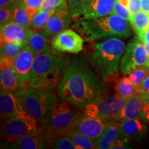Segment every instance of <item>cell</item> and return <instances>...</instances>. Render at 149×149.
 I'll list each match as a JSON object with an SVG mask.
<instances>
[{"instance_id":"cell-1","label":"cell","mask_w":149,"mask_h":149,"mask_svg":"<svg viewBox=\"0 0 149 149\" xmlns=\"http://www.w3.org/2000/svg\"><path fill=\"white\" fill-rule=\"evenodd\" d=\"M106 81L81 57H76L67 66L58 86L61 100L84 108L95 103L108 93Z\"/></svg>"},{"instance_id":"cell-2","label":"cell","mask_w":149,"mask_h":149,"mask_svg":"<svg viewBox=\"0 0 149 149\" xmlns=\"http://www.w3.org/2000/svg\"><path fill=\"white\" fill-rule=\"evenodd\" d=\"M70 61L51 51L37 54L31 70L29 88L53 91L62 79Z\"/></svg>"},{"instance_id":"cell-3","label":"cell","mask_w":149,"mask_h":149,"mask_svg":"<svg viewBox=\"0 0 149 149\" xmlns=\"http://www.w3.org/2000/svg\"><path fill=\"white\" fill-rule=\"evenodd\" d=\"M124 51V42L113 37L91 46L86 59L95 72L106 81L117 76L119 63Z\"/></svg>"},{"instance_id":"cell-4","label":"cell","mask_w":149,"mask_h":149,"mask_svg":"<svg viewBox=\"0 0 149 149\" xmlns=\"http://www.w3.org/2000/svg\"><path fill=\"white\" fill-rule=\"evenodd\" d=\"M72 28L77 30L88 42L109 36L128 38L131 35L128 20L115 14L95 19L76 22Z\"/></svg>"},{"instance_id":"cell-5","label":"cell","mask_w":149,"mask_h":149,"mask_svg":"<svg viewBox=\"0 0 149 149\" xmlns=\"http://www.w3.org/2000/svg\"><path fill=\"white\" fill-rule=\"evenodd\" d=\"M13 93L24 111L35 118L40 125L58 99L51 91L38 88H20L13 91Z\"/></svg>"},{"instance_id":"cell-6","label":"cell","mask_w":149,"mask_h":149,"mask_svg":"<svg viewBox=\"0 0 149 149\" xmlns=\"http://www.w3.org/2000/svg\"><path fill=\"white\" fill-rule=\"evenodd\" d=\"M83 111L84 108L57 99L41 126L45 132L64 133L72 129Z\"/></svg>"},{"instance_id":"cell-7","label":"cell","mask_w":149,"mask_h":149,"mask_svg":"<svg viewBox=\"0 0 149 149\" xmlns=\"http://www.w3.org/2000/svg\"><path fill=\"white\" fill-rule=\"evenodd\" d=\"M44 132L37 121L26 111L19 116L1 122V136L9 142L23 136Z\"/></svg>"},{"instance_id":"cell-8","label":"cell","mask_w":149,"mask_h":149,"mask_svg":"<svg viewBox=\"0 0 149 149\" xmlns=\"http://www.w3.org/2000/svg\"><path fill=\"white\" fill-rule=\"evenodd\" d=\"M107 124L97 114L95 104H91L84 108L79 117L71 130H77L95 140L103 133Z\"/></svg>"},{"instance_id":"cell-9","label":"cell","mask_w":149,"mask_h":149,"mask_svg":"<svg viewBox=\"0 0 149 149\" xmlns=\"http://www.w3.org/2000/svg\"><path fill=\"white\" fill-rule=\"evenodd\" d=\"M115 2L116 0H86L70 13L75 22L95 19L113 13Z\"/></svg>"},{"instance_id":"cell-10","label":"cell","mask_w":149,"mask_h":149,"mask_svg":"<svg viewBox=\"0 0 149 149\" xmlns=\"http://www.w3.org/2000/svg\"><path fill=\"white\" fill-rule=\"evenodd\" d=\"M139 66L149 68V57L147 55L144 43L140 40H133L128 44L121 61V72L128 74Z\"/></svg>"},{"instance_id":"cell-11","label":"cell","mask_w":149,"mask_h":149,"mask_svg":"<svg viewBox=\"0 0 149 149\" xmlns=\"http://www.w3.org/2000/svg\"><path fill=\"white\" fill-rule=\"evenodd\" d=\"M126 99L113 96H106L95 104L97 114L106 124L116 122L120 112L125 107Z\"/></svg>"},{"instance_id":"cell-12","label":"cell","mask_w":149,"mask_h":149,"mask_svg":"<svg viewBox=\"0 0 149 149\" xmlns=\"http://www.w3.org/2000/svg\"><path fill=\"white\" fill-rule=\"evenodd\" d=\"M84 42V39L75 31L65 29L53 37L51 46L57 51L77 54L83 50Z\"/></svg>"},{"instance_id":"cell-13","label":"cell","mask_w":149,"mask_h":149,"mask_svg":"<svg viewBox=\"0 0 149 149\" xmlns=\"http://www.w3.org/2000/svg\"><path fill=\"white\" fill-rule=\"evenodd\" d=\"M35 56L32 50L26 45L14 59L13 68L22 88H29V82Z\"/></svg>"},{"instance_id":"cell-14","label":"cell","mask_w":149,"mask_h":149,"mask_svg":"<svg viewBox=\"0 0 149 149\" xmlns=\"http://www.w3.org/2000/svg\"><path fill=\"white\" fill-rule=\"evenodd\" d=\"M72 16L68 9H63L55 12L43 28L42 33L47 37L55 36L67 29L72 22Z\"/></svg>"},{"instance_id":"cell-15","label":"cell","mask_w":149,"mask_h":149,"mask_svg":"<svg viewBox=\"0 0 149 149\" xmlns=\"http://www.w3.org/2000/svg\"><path fill=\"white\" fill-rule=\"evenodd\" d=\"M31 28H25L10 22L1 26V42H15L24 46L28 44Z\"/></svg>"},{"instance_id":"cell-16","label":"cell","mask_w":149,"mask_h":149,"mask_svg":"<svg viewBox=\"0 0 149 149\" xmlns=\"http://www.w3.org/2000/svg\"><path fill=\"white\" fill-rule=\"evenodd\" d=\"M24 112L25 111L17 99L15 97L13 91H1L0 115L1 122L19 116Z\"/></svg>"},{"instance_id":"cell-17","label":"cell","mask_w":149,"mask_h":149,"mask_svg":"<svg viewBox=\"0 0 149 149\" xmlns=\"http://www.w3.org/2000/svg\"><path fill=\"white\" fill-rule=\"evenodd\" d=\"M13 59L1 57L0 59V83L1 91H15L22 88L21 84L13 68Z\"/></svg>"},{"instance_id":"cell-18","label":"cell","mask_w":149,"mask_h":149,"mask_svg":"<svg viewBox=\"0 0 149 149\" xmlns=\"http://www.w3.org/2000/svg\"><path fill=\"white\" fill-rule=\"evenodd\" d=\"M54 133L44 132L36 135H25L14 139L13 143L18 148L22 149H43L51 148V141Z\"/></svg>"},{"instance_id":"cell-19","label":"cell","mask_w":149,"mask_h":149,"mask_svg":"<svg viewBox=\"0 0 149 149\" xmlns=\"http://www.w3.org/2000/svg\"><path fill=\"white\" fill-rule=\"evenodd\" d=\"M124 137L120 123L111 122L107 124L103 133L95 140V143L97 148L110 149L118 139Z\"/></svg>"},{"instance_id":"cell-20","label":"cell","mask_w":149,"mask_h":149,"mask_svg":"<svg viewBox=\"0 0 149 149\" xmlns=\"http://www.w3.org/2000/svg\"><path fill=\"white\" fill-rule=\"evenodd\" d=\"M143 106L144 99L140 93H137L135 95L128 98L125 107L117 117L116 122L120 123L128 119L139 118L141 117Z\"/></svg>"},{"instance_id":"cell-21","label":"cell","mask_w":149,"mask_h":149,"mask_svg":"<svg viewBox=\"0 0 149 149\" xmlns=\"http://www.w3.org/2000/svg\"><path fill=\"white\" fill-rule=\"evenodd\" d=\"M122 133L126 139H141L146 133V126L138 118L128 119L120 122Z\"/></svg>"},{"instance_id":"cell-22","label":"cell","mask_w":149,"mask_h":149,"mask_svg":"<svg viewBox=\"0 0 149 149\" xmlns=\"http://www.w3.org/2000/svg\"><path fill=\"white\" fill-rule=\"evenodd\" d=\"M114 89V95L126 100L138 93V87L134 84L129 76L117 77L115 81Z\"/></svg>"},{"instance_id":"cell-23","label":"cell","mask_w":149,"mask_h":149,"mask_svg":"<svg viewBox=\"0 0 149 149\" xmlns=\"http://www.w3.org/2000/svg\"><path fill=\"white\" fill-rule=\"evenodd\" d=\"M48 38L43 33L36 32L31 29L29 42L26 45L32 50L35 55L44 52L51 51Z\"/></svg>"},{"instance_id":"cell-24","label":"cell","mask_w":149,"mask_h":149,"mask_svg":"<svg viewBox=\"0 0 149 149\" xmlns=\"http://www.w3.org/2000/svg\"><path fill=\"white\" fill-rule=\"evenodd\" d=\"M71 139L77 149L97 148L94 139L74 130H69L63 133Z\"/></svg>"},{"instance_id":"cell-25","label":"cell","mask_w":149,"mask_h":149,"mask_svg":"<svg viewBox=\"0 0 149 149\" xmlns=\"http://www.w3.org/2000/svg\"><path fill=\"white\" fill-rule=\"evenodd\" d=\"M129 22L139 37L149 29V14L143 10L139 11L130 15Z\"/></svg>"},{"instance_id":"cell-26","label":"cell","mask_w":149,"mask_h":149,"mask_svg":"<svg viewBox=\"0 0 149 149\" xmlns=\"http://www.w3.org/2000/svg\"><path fill=\"white\" fill-rule=\"evenodd\" d=\"M13 8V16L12 22L25 28H31V20L28 15L25 7L22 5L19 0H17L12 6Z\"/></svg>"},{"instance_id":"cell-27","label":"cell","mask_w":149,"mask_h":149,"mask_svg":"<svg viewBox=\"0 0 149 149\" xmlns=\"http://www.w3.org/2000/svg\"><path fill=\"white\" fill-rule=\"evenodd\" d=\"M53 10L51 11H38V13L33 17L31 24V28L36 32L42 33L43 28L46 25L49 18L57 12Z\"/></svg>"},{"instance_id":"cell-28","label":"cell","mask_w":149,"mask_h":149,"mask_svg":"<svg viewBox=\"0 0 149 149\" xmlns=\"http://www.w3.org/2000/svg\"><path fill=\"white\" fill-rule=\"evenodd\" d=\"M51 148L55 149H77L71 139L63 133H54L51 141Z\"/></svg>"},{"instance_id":"cell-29","label":"cell","mask_w":149,"mask_h":149,"mask_svg":"<svg viewBox=\"0 0 149 149\" xmlns=\"http://www.w3.org/2000/svg\"><path fill=\"white\" fill-rule=\"evenodd\" d=\"M24 46L15 42H1V57L15 59Z\"/></svg>"},{"instance_id":"cell-30","label":"cell","mask_w":149,"mask_h":149,"mask_svg":"<svg viewBox=\"0 0 149 149\" xmlns=\"http://www.w3.org/2000/svg\"><path fill=\"white\" fill-rule=\"evenodd\" d=\"M149 75V69L148 67L144 66H139L132 70L128 74L130 79L135 85L137 87L141 84L144 79Z\"/></svg>"},{"instance_id":"cell-31","label":"cell","mask_w":149,"mask_h":149,"mask_svg":"<svg viewBox=\"0 0 149 149\" xmlns=\"http://www.w3.org/2000/svg\"><path fill=\"white\" fill-rule=\"evenodd\" d=\"M63 9H68L66 0H44L39 11H58Z\"/></svg>"},{"instance_id":"cell-32","label":"cell","mask_w":149,"mask_h":149,"mask_svg":"<svg viewBox=\"0 0 149 149\" xmlns=\"http://www.w3.org/2000/svg\"><path fill=\"white\" fill-rule=\"evenodd\" d=\"M13 16V6L4 7L0 9V24L3 26L5 24L12 22Z\"/></svg>"},{"instance_id":"cell-33","label":"cell","mask_w":149,"mask_h":149,"mask_svg":"<svg viewBox=\"0 0 149 149\" xmlns=\"http://www.w3.org/2000/svg\"><path fill=\"white\" fill-rule=\"evenodd\" d=\"M125 19L130 21V13L128 10V8L125 6L122 5V3L119 2L116 0V2L115 3L114 8H113V13Z\"/></svg>"},{"instance_id":"cell-34","label":"cell","mask_w":149,"mask_h":149,"mask_svg":"<svg viewBox=\"0 0 149 149\" xmlns=\"http://www.w3.org/2000/svg\"><path fill=\"white\" fill-rule=\"evenodd\" d=\"M128 9L129 10L130 15L140 11L141 9V0H129Z\"/></svg>"},{"instance_id":"cell-35","label":"cell","mask_w":149,"mask_h":149,"mask_svg":"<svg viewBox=\"0 0 149 149\" xmlns=\"http://www.w3.org/2000/svg\"><path fill=\"white\" fill-rule=\"evenodd\" d=\"M19 1L22 5L24 7H31L39 10L44 0H19Z\"/></svg>"},{"instance_id":"cell-36","label":"cell","mask_w":149,"mask_h":149,"mask_svg":"<svg viewBox=\"0 0 149 149\" xmlns=\"http://www.w3.org/2000/svg\"><path fill=\"white\" fill-rule=\"evenodd\" d=\"M138 93L143 95H149V75L145 78L138 86Z\"/></svg>"},{"instance_id":"cell-37","label":"cell","mask_w":149,"mask_h":149,"mask_svg":"<svg viewBox=\"0 0 149 149\" xmlns=\"http://www.w3.org/2000/svg\"><path fill=\"white\" fill-rule=\"evenodd\" d=\"M86 0H67L68 6V10L72 11L76 9L83 3H84Z\"/></svg>"},{"instance_id":"cell-38","label":"cell","mask_w":149,"mask_h":149,"mask_svg":"<svg viewBox=\"0 0 149 149\" xmlns=\"http://www.w3.org/2000/svg\"><path fill=\"white\" fill-rule=\"evenodd\" d=\"M127 139L125 137L118 139L112 146V148H128V147H127Z\"/></svg>"},{"instance_id":"cell-39","label":"cell","mask_w":149,"mask_h":149,"mask_svg":"<svg viewBox=\"0 0 149 149\" xmlns=\"http://www.w3.org/2000/svg\"><path fill=\"white\" fill-rule=\"evenodd\" d=\"M140 118L146 122H149V102H145L144 104Z\"/></svg>"},{"instance_id":"cell-40","label":"cell","mask_w":149,"mask_h":149,"mask_svg":"<svg viewBox=\"0 0 149 149\" xmlns=\"http://www.w3.org/2000/svg\"><path fill=\"white\" fill-rule=\"evenodd\" d=\"M17 0H0V7L4 8V7L11 6L14 4Z\"/></svg>"},{"instance_id":"cell-41","label":"cell","mask_w":149,"mask_h":149,"mask_svg":"<svg viewBox=\"0 0 149 149\" xmlns=\"http://www.w3.org/2000/svg\"><path fill=\"white\" fill-rule=\"evenodd\" d=\"M138 39L143 43L149 42V29H147L141 36H139Z\"/></svg>"},{"instance_id":"cell-42","label":"cell","mask_w":149,"mask_h":149,"mask_svg":"<svg viewBox=\"0 0 149 149\" xmlns=\"http://www.w3.org/2000/svg\"><path fill=\"white\" fill-rule=\"evenodd\" d=\"M141 10L149 14V0H141Z\"/></svg>"},{"instance_id":"cell-43","label":"cell","mask_w":149,"mask_h":149,"mask_svg":"<svg viewBox=\"0 0 149 149\" xmlns=\"http://www.w3.org/2000/svg\"><path fill=\"white\" fill-rule=\"evenodd\" d=\"M117 1H118L119 2L122 3V5L125 6L128 8V3H129V0H117Z\"/></svg>"},{"instance_id":"cell-44","label":"cell","mask_w":149,"mask_h":149,"mask_svg":"<svg viewBox=\"0 0 149 149\" xmlns=\"http://www.w3.org/2000/svg\"><path fill=\"white\" fill-rule=\"evenodd\" d=\"M144 46L145 48V51H146L147 55H148L149 57V42H144Z\"/></svg>"}]
</instances>
